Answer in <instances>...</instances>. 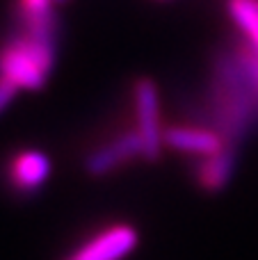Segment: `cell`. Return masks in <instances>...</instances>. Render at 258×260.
Instances as JSON below:
<instances>
[{
    "mask_svg": "<svg viewBox=\"0 0 258 260\" xmlns=\"http://www.w3.org/2000/svg\"><path fill=\"white\" fill-rule=\"evenodd\" d=\"M53 69V46L32 41L30 37H16L0 48V78L18 89L37 91L46 85Z\"/></svg>",
    "mask_w": 258,
    "mask_h": 260,
    "instance_id": "6da1fadb",
    "label": "cell"
},
{
    "mask_svg": "<svg viewBox=\"0 0 258 260\" xmlns=\"http://www.w3.org/2000/svg\"><path fill=\"white\" fill-rule=\"evenodd\" d=\"M133 99H135V119L137 130L144 148V157L149 162H155L160 157L165 144V133L160 128V101L158 87L151 78H140L133 87Z\"/></svg>",
    "mask_w": 258,
    "mask_h": 260,
    "instance_id": "7a4b0ae2",
    "label": "cell"
},
{
    "mask_svg": "<svg viewBox=\"0 0 258 260\" xmlns=\"http://www.w3.org/2000/svg\"><path fill=\"white\" fill-rule=\"evenodd\" d=\"M137 247V231L128 224H114L96 233L67 260H123Z\"/></svg>",
    "mask_w": 258,
    "mask_h": 260,
    "instance_id": "3957f363",
    "label": "cell"
},
{
    "mask_svg": "<svg viewBox=\"0 0 258 260\" xmlns=\"http://www.w3.org/2000/svg\"><path fill=\"white\" fill-rule=\"evenodd\" d=\"M165 144L174 151L187 153V155H199L201 160L210 155L222 153L231 144L219 135V130L210 128H195V126H174L165 130Z\"/></svg>",
    "mask_w": 258,
    "mask_h": 260,
    "instance_id": "277c9868",
    "label": "cell"
},
{
    "mask_svg": "<svg viewBox=\"0 0 258 260\" xmlns=\"http://www.w3.org/2000/svg\"><path fill=\"white\" fill-rule=\"evenodd\" d=\"M137 155L144 157V148H142L140 135L133 130V133H123L119 137H114L112 142H108L105 146L91 151L85 160V169L91 176H105Z\"/></svg>",
    "mask_w": 258,
    "mask_h": 260,
    "instance_id": "5b68a950",
    "label": "cell"
},
{
    "mask_svg": "<svg viewBox=\"0 0 258 260\" xmlns=\"http://www.w3.org/2000/svg\"><path fill=\"white\" fill-rule=\"evenodd\" d=\"M53 165L41 151H21L9 165V180L18 192H35L48 180Z\"/></svg>",
    "mask_w": 258,
    "mask_h": 260,
    "instance_id": "8992f818",
    "label": "cell"
},
{
    "mask_svg": "<svg viewBox=\"0 0 258 260\" xmlns=\"http://www.w3.org/2000/svg\"><path fill=\"white\" fill-rule=\"evenodd\" d=\"M233 165H236L233 148L227 146L222 153H217V155L204 157V162H201L199 169H197V180H199V185L204 189H208V192H219V189L231 180Z\"/></svg>",
    "mask_w": 258,
    "mask_h": 260,
    "instance_id": "52a82bcc",
    "label": "cell"
},
{
    "mask_svg": "<svg viewBox=\"0 0 258 260\" xmlns=\"http://www.w3.org/2000/svg\"><path fill=\"white\" fill-rule=\"evenodd\" d=\"M227 9L249 46L258 50V0H227Z\"/></svg>",
    "mask_w": 258,
    "mask_h": 260,
    "instance_id": "ba28073f",
    "label": "cell"
},
{
    "mask_svg": "<svg viewBox=\"0 0 258 260\" xmlns=\"http://www.w3.org/2000/svg\"><path fill=\"white\" fill-rule=\"evenodd\" d=\"M18 87H14L9 80H5V78H0V114H3V110L7 108L9 103H12V99L16 96Z\"/></svg>",
    "mask_w": 258,
    "mask_h": 260,
    "instance_id": "9c48e42d",
    "label": "cell"
},
{
    "mask_svg": "<svg viewBox=\"0 0 258 260\" xmlns=\"http://www.w3.org/2000/svg\"><path fill=\"white\" fill-rule=\"evenodd\" d=\"M53 3H62V0H53Z\"/></svg>",
    "mask_w": 258,
    "mask_h": 260,
    "instance_id": "30bf717a",
    "label": "cell"
}]
</instances>
